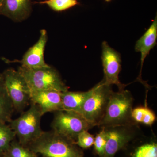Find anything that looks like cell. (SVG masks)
<instances>
[{"mask_svg":"<svg viewBox=\"0 0 157 157\" xmlns=\"http://www.w3.org/2000/svg\"><path fill=\"white\" fill-rule=\"evenodd\" d=\"M47 32L45 30L40 31L39 40L30 48L23 56L21 61H18L22 67L31 69L48 67L44 60V51L47 42Z\"/></svg>","mask_w":157,"mask_h":157,"instance_id":"10","label":"cell"},{"mask_svg":"<svg viewBox=\"0 0 157 157\" xmlns=\"http://www.w3.org/2000/svg\"><path fill=\"white\" fill-rule=\"evenodd\" d=\"M62 93L54 90H47L31 93L30 102L37 104L43 115L46 113L63 109Z\"/></svg>","mask_w":157,"mask_h":157,"instance_id":"11","label":"cell"},{"mask_svg":"<svg viewBox=\"0 0 157 157\" xmlns=\"http://www.w3.org/2000/svg\"><path fill=\"white\" fill-rule=\"evenodd\" d=\"M102 47L101 58L104 72V78L102 81L107 85H115L119 91L124 90L128 85L121 83L119 78L121 69L120 55L105 41L102 43Z\"/></svg>","mask_w":157,"mask_h":157,"instance_id":"8","label":"cell"},{"mask_svg":"<svg viewBox=\"0 0 157 157\" xmlns=\"http://www.w3.org/2000/svg\"><path fill=\"white\" fill-rule=\"evenodd\" d=\"M102 130L94 137V150L96 154L100 157H103L105 152L107 144V136L105 128H102Z\"/></svg>","mask_w":157,"mask_h":157,"instance_id":"21","label":"cell"},{"mask_svg":"<svg viewBox=\"0 0 157 157\" xmlns=\"http://www.w3.org/2000/svg\"><path fill=\"white\" fill-rule=\"evenodd\" d=\"M27 147L42 157H84L75 141L52 130L43 132Z\"/></svg>","mask_w":157,"mask_h":157,"instance_id":"1","label":"cell"},{"mask_svg":"<svg viewBox=\"0 0 157 157\" xmlns=\"http://www.w3.org/2000/svg\"><path fill=\"white\" fill-rule=\"evenodd\" d=\"M157 39V17L156 16L154 20L148 29L140 39L137 40L135 45V50L141 54L140 58V70L138 77V81L144 84L146 87L149 86L144 83L141 79V71L144 60L149 54L150 51L156 45Z\"/></svg>","mask_w":157,"mask_h":157,"instance_id":"12","label":"cell"},{"mask_svg":"<svg viewBox=\"0 0 157 157\" xmlns=\"http://www.w3.org/2000/svg\"><path fill=\"white\" fill-rule=\"evenodd\" d=\"M132 119L135 124L142 123L147 126H151L156 120L155 114L150 109L146 104L144 107H137L132 110Z\"/></svg>","mask_w":157,"mask_h":157,"instance_id":"16","label":"cell"},{"mask_svg":"<svg viewBox=\"0 0 157 157\" xmlns=\"http://www.w3.org/2000/svg\"><path fill=\"white\" fill-rule=\"evenodd\" d=\"M2 157H38V155L15 139L11 142L8 150Z\"/></svg>","mask_w":157,"mask_h":157,"instance_id":"18","label":"cell"},{"mask_svg":"<svg viewBox=\"0 0 157 157\" xmlns=\"http://www.w3.org/2000/svg\"><path fill=\"white\" fill-rule=\"evenodd\" d=\"M105 1H106V2H110V1H111V0H105Z\"/></svg>","mask_w":157,"mask_h":157,"instance_id":"24","label":"cell"},{"mask_svg":"<svg viewBox=\"0 0 157 157\" xmlns=\"http://www.w3.org/2000/svg\"><path fill=\"white\" fill-rule=\"evenodd\" d=\"M54 113L51 125L52 131L75 142L80 132L94 127L78 113L64 109Z\"/></svg>","mask_w":157,"mask_h":157,"instance_id":"6","label":"cell"},{"mask_svg":"<svg viewBox=\"0 0 157 157\" xmlns=\"http://www.w3.org/2000/svg\"><path fill=\"white\" fill-rule=\"evenodd\" d=\"M17 71L25 79L30 94L47 90L63 92L69 89L57 70L50 66L35 69L21 66Z\"/></svg>","mask_w":157,"mask_h":157,"instance_id":"3","label":"cell"},{"mask_svg":"<svg viewBox=\"0 0 157 157\" xmlns=\"http://www.w3.org/2000/svg\"><path fill=\"white\" fill-rule=\"evenodd\" d=\"M103 81L92 88V92L82 106L79 113L93 127L98 126L104 116L113 91Z\"/></svg>","mask_w":157,"mask_h":157,"instance_id":"5","label":"cell"},{"mask_svg":"<svg viewBox=\"0 0 157 157\" xmlns=\"http://www.w3.org/2000/svg\"><path fill=\"white\" fill-rule=\"evenodd\" d=\"M6 89L14 110L23 112L30 103L31 94L28 86L21 74L13 68L5 70L2 73Z\"/></svg>","mask_w":157,"mask_h":157,"instance_id":"7","label":"cell"},{"mask_svg":"<svg viewBox=\"0 0 157 157\" xmlns=\"http://www.w3.org/2000/svg\"><path fill=\"white\" fill-rule=\"evenodd\" d=\"M31 10V0H3L0 15L14 21H21L29 17Z\"/></svg>","mask_w":157,"mask_h":157,"instance_id":"13","label":"cell"},{"mask_svg":"<svg viewBox=\"0 0 157 157\" xmlns=\"http://www.w3.org/2000/svg\"><path fill=\"white\" fill-rule=\"evenodd\" d=\"M43 115L39 106L30 102V107L27 110L9 122V125L21 144L27 146L42 135L44 132L41 127Z\"/></svg>","mask_w":157,"mask_h":157,"instance_id":"4","label":"cell"},{"mask_svg":"<svg viewBox=\"0 0 157 157\" xmlns=\"http://www.w3.org/2000/svg\"><path fill=\"white\" fill-rule=\"evenodd\" d=\"M94 137L88 131H84L78 134L75 144L82 149H88L94 145Z\"/></svg>","mask_w":157,"mask_h":157,"instance_id":"22","label":"cell"},{"mask_svg":"<svg viewBox=\"0 0 157 157\" xmlns=\"http://www.w3.org/2000/svg\"><path fill=\"white\" fill-rule=\"evenodd\" d=\"M16 137L15 133L10 126L0 122V157L6 154L11 142Z\"/></svg>","mask_w":157,"mask_h":157,"instance_id":"17","label":"cell"},{"mask_svg":"<svg viewBox=\"0 0 157 157\" xmlns=\"http://www.w3.org/2000/svg\"><path fill=\"white\" fill-rule=\"evenodd\" d=\"M134 99L127 90L113 91L105 113L98 124L101 128L135 125L132 118Z\"/></svg>","mask_w":157,"mask_h":157,"instance_id":"2","label":"cell"},{"mask_svg":"<svg viewBox=\"0 0 157 157\" xmlns=\"http://www.w3.org/2000/svg\"><path fill=\"white\" fill-rule=\"evenodd\" d=\"M92 92V88L86 92H71L68 90L62 92L63 109L79 113L82 106Z\"/></svg>","mask_w":157,"mask_h":157,"instance_id":"14","label":"cell"},{"mask_svg":"<svg viewBox=\"0 0 157 157\" xmlns=\"http://www.w3.org/2000/svg\"><path fill=\"white\" fill-rule=\"evenodd\" d=\"M135 125L106 127L107 139L103 157H115L116 154L134 140Z\"/></svg>","mask_w":157,"mask_h":157,"instance_id":"9","label":"cell"},{"mask_svg":"<svg viewBox=\"0 0 157 157\" xmlns=\"http://www.w3.org/2000/svg\"><path fill=\"white\" fill-rule=\"evenodd\" d=\"M14 111L7 90L2 73H0V122H10Z\"/></svg>","mask_w":157,"mask_h":157,"instance_id":"15","label":"cell"},{"mask_svg":"<svg viewBox=\"0 0 157 157\" xmlns=\"http://www.w3.org/2000/svg\"><path fill=\"white\" fill-rule=\"evenodd\" d=\"M3 2V0H0V7H1V6H2V4Z\"/></svg>","mask_w":157,"mask_h":157,"instance_id":"23","label":"cell"},{"mask_svg":"<svg viewBox=\"0 0 157 157\" xmlns=\"http://www.w3.org/2000/svg\"><path fill=\"white\" fill-rule=\"evenodd\" d=\"M37 3L47 5L51 9L56 11H65L78 4L77 0H45Z\"/></svg>","mask_w":157,"mask_h":157,"instance_id":"20","label":"cell"},{"mask_svg":"<svg viewBox=\"0 0 157 157\" xmlns=\"http://www.w3.org/2000/svg\"><path fill=\"white\" fill-rule=\"evenodd\" d=\"M130 157H157V143L151 141L135 149Z\"/></svg>","mask_w":157,"mask_h":157,"instance_id":"19","label":"cell"},{"mask_svg":"<svg viewBox=\"0 0 157 157\" xmlns=\"http://www.w3.org/2000/svg\"></svg>","mask_w":157,"mask_h":157,"instance_id":"25","label":"cell"}]
</instances>
